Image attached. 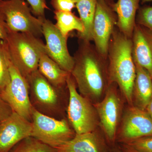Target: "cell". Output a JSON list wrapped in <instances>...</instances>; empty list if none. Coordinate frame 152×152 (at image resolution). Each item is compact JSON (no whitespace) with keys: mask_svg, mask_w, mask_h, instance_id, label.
I'll list each match as a JSON object with an SVG mask.
<instances>
[{"mask_svg":"<svg viewBox=\"0 0 152 152\" xmlns=\"http://www.w3.org/2000/svg\"><path fill=\"white\" fill-rule=\"evenodd\" d=\"M148 136H152V120L146 110L130 106L123 118L118 140L125 144Z\"/></svg>","mask_w":152,"mask_h":152,"instance_id":"obj_11","label":"cell"},{"mask_svg":"<svg viewBox=\"0 0 152 152\" xmlns=\"http://www.w3.org/2000/svg\"><path fill=\"white\" fill-rule=\"evenodd\" d=\"M38 70L49 83L58 89L66 85L67 80L71 75L70 73L63 69L45 53L41 55Z\"/></svg>","mask_w":152,"mask_h":152,"instance_id":"obj_18","label":"cell"},{"mask_svg":"<svg viewBox=\"0 0 152 152\" xmlns=\"http://www.w3.org/2000/svg\"><path fill=\"white\" fill-rule=\"evenodd\" d=\"M117 23L116 15L105 0H96L93 27V41L95 48L107 60L110 40Z\"/></svg>","mask_w":152,"mask_h":152,"instance_id":"obj_8","label":"cell"},{"mask_svg":"<svg viewBox=\"0 0 152 152\" xmlns=\"http://www.w3.org/2000/svg\"><path fill=\"white\" fill-rule=\"evenodd\" d=\"M75 1L76 3H77L80 1H81V0H75Z\"/></svg>","mask_w":152,"mask_h":152,"instance_id":"obj_33","label":"cell"},{"mask_svg":"<svg viewBox=\"0 0 152 152\" xmlns=\"http://www.w3.org/2000/svg\"><path fill=\"white\" fill-rule=\"evenodd\" d=\"M66 86L69 93L68 118L75 133L81 134L95 132L99 118L94 106L77 91L71 74L67 80Z\"/></svg>","mask_w":152,"mask_h":152,"instance_id":"obj_4","label":"cell"},{"mask_svg":"<svg viewBox=\"0 0 152 152\" xmlns=\"http://www.w3.org/2000/svg\"><path fill=\"white\" fill-rule=\"evenodd\" d=\"M141 0H118L112 7L117 17V27L123 34L132 39L136 25V13Z\"/></svg>","mask_w":152,"mask_h":152,"instance_id":"obj_15","label":"cell"},{"mask_svg":"<svg viewBox=\"0 0 152 152\" xmlns=\"http://www.w3.org/2000/svg\"><path fill=\"white\" fill-rule=\"evenodd\" d=\"M13 113L12 109L3 99L0 94V123L7 118Z\"/></svg>","mask_w":152,"mask_h":152,"instance_id":"obj_27","label":"cell"},{"mask_svg":"<svg viewBox=\"0 0 152 152\" xmlns=\"http://www.w3.org/2000/svg\"><path fill=\"white\" fill-rule=\"evenodd\" d=\"M146 110L148 112L152 120V98L149 104L148 105V107L146 109Z\"/></svg>","mask_w":152,"mask_h":152,"instance_id":"obj_30","label":"cell"},{"mask_svg":"<svg viewBox=\"0 0 152 152\" xmlns=\"http://www.w3.org/2000/svg\"><path fill=\"white\" fill-rule=\"evenodd\" d=\"M122 146V151L124 152H141L134 149L126 144H123Z\"/></svg>","mask_w":152,"mask_h":152,"instance_id":"obj_29","label":"cell"},{"mask_svg":"<svg viewBox=\"0 0 152 152\" xmlns=\"http://www.w3.org/2000/svg\"><path fill=\"white\" fill-rule=\"evenodd\" d=\"M96 0H81L76 3L80 19L84 27L83 32L78 34L80 39L93 41V27L96 12Z\"/></svg>","mask_w":152,"mask_h":152,"instance_id":"obj_19","label":"cell"},{"mask_svg":"<svg viewBox=\"0 0 152 152\" xmlns=\"http://www.w3.org/2000/svg\"><path fill=\"white\" fill-rule=\"evenodd\" d=\"M11 62L26 79L37 70L45 44L31 34L10 32L6 41Z\"/></svg>","mask_w":152,"mask_h":152,"instance_id":"obj_3","label":"cell"},{"mask_svg":"<svg viewBox=\"0 0 152 152\" xmlns=\"http://www.w3.org/2000/svg\"><path fill=\"white\" fill-rule=\"evenodd\" d=\"M9 32L6 22L0 14V41L7 40Z\"/></svg>","mask_w":152,"mask_h":152,"instance_id":"obj_28","label":"cell"},{"mask_svg":"<svg viewBox=\"0 0 152 152\" xmlns=\"http://www.w3.org/2000/svg\"><path fill=\"white\" fill-rule=\"evenodd\" d=\"M132 39L115 29L110 40L108 52L109 84L118 86L130 106L133 104V91L136 75V66L132 53Z\"/></svg>","mask_w":152,"mask_h":152,"instance_id":"obj_2","label":"cell"},{"mask_svg":"<svg viewBox=\"0 0 152 152\" xmlns=\"http://www.w3.org/2000/svg\"><path fill=\"white\" fill-rule=\"evenodd\" d=\"M110 86L102 100L94 105L101 126L106 138L113 143L116 138L117 130L121 112V102L115 88Z\"/></svg>","mask_w":152,"mask_h":152,"instance_id":"obj_10","label":"cell"},{"mask_svg":"<svg viewBox=\"0 0 152 152\" xmlns=\"http://www.w3.org/2000/svg\"><path fill=\"white\" fill-rule=\"evenodd\" d=\"M75 64L71 75L79 93L89 100L100 97L108 80L105 61L90 42L80 39L78 48L73 57Z\"/></svg>","mask_w":152,"mask_h":152,"instance_id":"obj_1","label":"cell"},{"mask_svg":"<svg viewBox=\"0 0 152 152\" xmlns=\"http://www.w3.org/2000/svg\"><path fill=\"white\" fill-rule=\"evenodd\" d=\"M31 122L13 112L0 123V152H10L23 140L31 137Z\"/></svg>","mask_w":152,"mask_h":152,"instance_id":"obj_12","label":"cell"},{"mask_svg":"<svg viewBox=\"0 0 152 152\" xmlns=\"http://www.w3.org/2000/svg\"><path fill=\"white\" fill-rule=\"evenodd\" d=\"M10 152H58V150L32 137L17 144Z\"/></svg>","mask_w":152,"mask_h":152,"instance_id":"obj_21","label":"cell"},{"mask_svg":"<svg viewBox=\"0 0 152 152\" xmlns=\"http://www.w3.org/2000/svg\"><path fill=\"white\" fill-rule=\"evenodd\" d=\"M136 23L152 32V7H144L140 9Z\"/></svg>","mask_w":152,"mask_h":152,"instance_id":"obj_23","label":"cell"},{"mask_svg":"<svg viewBox=\"0 0 152 152\" xmlns=\"http://www.w3.org/2000/svg\"><path fill=\"white\" fill-rule=\"evenodd\" d=\"M141 152H152V136L144 137L125 143Z\"/></svg>","mask_w":152,"mask_h":152,"instance_id":"obj_24","label":"cell"},{"mask_svg":"<svg viewBox=\"0 0 152 152\" xmlns=\"http://www.w3.org/2000/svg\"><path fill=\"white\" fill-rule=\"evenodd\" d=\"M105 1L107 2V3L110 6L112 7L113 5L114 4L113 1V0H105Z\"/></svg>","mask_w":152,"mask_h":152,"instance_id":"obj_31","label":"cell"},{"mask_svg":"<svg viewBox=\"0 0 152 152\" xmlns=\"http://www.w3.org/2000/svg\"><path fill=\"white\" fill-rule=\"evenodd\" d=\"M56 26L62 34L68 37L69 33L74 30L78 32V34L83 32L84 27L80 18L71 12L55 11Z\"/></svg>","mask_w":152,"mask_h":152,"instance_id":"obj_20","label":"cell"},{"mask_svg":"<svg viewBox=\"0 0 152 152\" xmlns=\"http://www.w3.org/2000/svg\"><path fill=\"white\" fill-rule=\"evenodd\" d=\"M132 40L135 64L145 69L152 77V32L136 23Z\"/></svg>","mask_w":152,"mask_h":152,"instance_id":"obj_14","label":"cell"},{"mask_svg":"<svg viewBox=\"0 0 152 152\" xmlns=\"http://www.w3.org/2000/svg\"><path fill=\"white\" fill-rule=\"evenodd\" d=\"M32 99L38 107L46 110H54L58 104V90L49 83L37 70L26 78Z\"/></svg>","mask_w":152,"mask_h":152,"instance_id":"obj_13","label":"cell"},{"mask_svg":"<svg viewBox=\"0 0 152 152\" xmlns=\"http://www.w3.org/2000/svg\"><path fill=\"white\" fill-rule=\"evenodd\" d=\"M136 75L133 91V104L146 110L152 98V77L148 72L135 64Z\"/></svg>","mask_w":152,"mask_h":152,"instance_id":"obj_16","label":"cell"},{"mask_svg":"<svg viewBox=\"0 0 152 152\" xmlns=\"http://www.w3.org/2000/svg\"><path fill=\"white\" fill-rule=\"evenodd\" d=\"M25 1V0H24ZM31 6L32 12L36 16L41 19L45 18V12L49 9L45 0H26Z\"/></svg>","mask_w":152,"mask_h":152,"instance_id":"obj_25","label":"cell"},{"mask_svg":"<svg viewBox=\"0 0 152 152\" xmlns=\"http://www.w3.org/2000/svg\"><path fill=\"white\" fill-rule=\"evenodd\" d=\"M32 12L24 0H0V14L9 31L28 33L39 38L43 35L45 18L34 16Z\"/></svg>","mask_w":152,"mask_h":152,"instance_id":"obj_5","label":"cell"},{"mask_svg":"<svg viewBox=\"0 0 152 152\" xmlns=\"http://www.w3.org/2000/svg\"><path fill=\"white\" fill-rule=\"evenodd\" d=\"M104 152H106V151H105Z\"/></svg>","mask_w":152,"mask_h":152,"instance_id":"obj_34","label":"cell"},{"mask_svg":"<svg viewBox=\"0 0 152 152\" xmlns=\"http://www.w3.org/2000/svg\"><path fill=\"white\" fill-rule=\"evenodd\" d=\"M57 150L58 152H105L102 141L95 132L76 134Z\"/></svg>","mask_w":152,"mask_h":152,"instance_id":"obj_17","label":"cell"},{"mask_svg":"<svg viewBox=\"0 0 152 152\" xmlns=\"http://www.w3.org/2000/svg\"><path fill=\"white\" fill-rule=\"evenodd\" d=\"M31 123V137L57 149L76 134L66 120L56 119L39 111L34 107Z\"/></svg>","mask_w":152,"mask_h":152,"instance_id":"obj_6","label":"cell"},{"mask_svg":"<svg viewBox=\"0 0 152 152\" xmlns=\"http://www.w3.org/2000/svg\"><path fill=\"white\" fill-rule=\"evenodd\" d=\"M9 70L10 82L1 95L13 112L31 122L34 106L30 99L29 86L27 80L22 75L11 60L9 64Z\"/></svg>","mask_w":152,"mask_h":152,"instance_id":"obj_7","label":"cell"},{"mask_svg":"<svg viewBox=\"0 0 152 152\" xmlns=\"http://www.w3.org/2000/svg\"><path fill=\"white\" fill-rule=\"evenodd\" d=\"M51 4L55 11L71 12L76 2L75 0H51Z\"/></svg>","mask_w":152,"mask_h":152,"instance_id":"obj_26","label":"cell"},{"mask_svg":"<svg viewBox=\"0 0 152 152\" xmlns=\"http://www.w3.org/2000/svg\"><path fill=\"white\" fill-rule=\"evenodd\" d=\"M10 56L6 41H0V94L4 91L10 82L9 70Z\"/></svg>","mask_w":152,"mask_h":152,"instance_id":"obj_22","label":"cell"},{"mask_svg":"<svg viewBox=\"0 0 152 152\" xmlns=\"http://www.w3.org/2000/svg\"><path fill=\"white\" fill-rule=\"evenodd\" d=\"M42 34L45 39L46 53L63 69L71 73L75 61L68 50V37L63 35L53 22L46 18L43 21Z\"/></svg>","mask_w":152,"mask_h":152,"instance_id":"obj_9","label":"cell"},{"mask_svg":"<svg viewBox=\"0 0 152 152\" xmlns=\"http://www.w3.org/2000/svg\"><path fill=\"white\" fill-rule=\"evenodd\" d=\"M151 1H152V0H141L142 4H145V3Z\"/></svg>","mask_w":152,"mask_h":152,"instance_id":"obj_32","label":"cell"}]
</instances>
